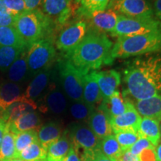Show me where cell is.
<instances>
[{"instance_id":"cell-28","label":"cell","mask_w":161,"mask_h":161,"mask_svg":"<svg viewBox=\"0 0 161 161\" xmlns=\"http://www.w3.org/2000/svg\"><path fill=\"white\" fill-rule=\"evenodd\" d=\"M16 134L6 125L3 140L0 146V161H6L15 158Z\"/></svg>"},{"instance_id":"cell-32","label":"cell","mask_w":161,"mask_h":161,"mask_svg":"<svg viewBox=\"0 0 161 161\" xmlns=\"http://www.w3.org/2000/svg\"><path fill=\"white\" fill-rule=\"evenodd\" d=\"M110 0H80V6L78 9V16L84 18L96 11H104L109 5Z\"/></svg>"},{"instance_id":"cell-13","label":"cell","mask_w":161,"mask_h":161,"mask_svg":"<svg viewBox=\"0 0 161 161\" xmlns=\"http://www.w3.org/2000/svg\"><path fill=\"white\" fill-rule=\"evenodd\" d=\"M141 119L142 118L134 106V104L126 101V109L123 114L110 119L112 131L115 134L122 131L137 133Z\"/></svg>"},{"instance_id":"cell-30","label":"cell","mask_w":161,"mask_h":161,"mask_svg":"<svg viewBox=\"0 0 161 161\" xmlns=\"http://www.w3.org/2000/svg\"><path fill=\"white\" fill-rule=\"evenodd\" d=\"M46 157L47 150L43 148L37 140L22 151L17 158L24 161H43L46 160Z\"/></svg>"},{"instance_id":"cell-6","label":"cell","mask_w":161,"mask_h":161,"mask_svg":"<svg viewBox=\"0 0 161 161\" xmlns=\"http://www.w3.org/2000/svg\"><path fill=\"white\" fill-rule=\"evenodd\" d=\"M55 38L38 40L29 46L27 51V64L29 76H35L42 70L52 67L55 60Z\"/></svg>"},{"instance_id":"cell-5","label":"cell","mask_w":161,"mask_h":161,"mask_svg":"<svg viewBox=\"0 0 161 161\" xmlns=\"http://www.w3.org/2000/svg\"><path fill=\"white\" fill-rule=\"evenodd\" d=\"M68 133L71 146L80 161H90L96 152L100 150L101 140L85 124H72Z\"/></svg>"},{"instance_id":"cell-51","label":"cell","mask_w":161,"mask_h":161,"mask_svg":"<svg viewBox=\"0 0 161 161\" xmlns=\"http://www.w3.org/2000/svg\"><path fill=\"white\" fill-rule=\"evenodd\" d=\"M160 134H161V121L160 122Z\"/></svg>"},{"instance_id":"cell-40","label":"cell","mask_w":161,"mask_h":161,"mask_svg":"<svg viewBox=\"0 0 161 161\" xmlns=\"http://www.w3.org/2000/svg\"><path fill=\"white\" fill-rule=\"evenodd\" d=\"M14 17L10 14L0 15V27L1 26H14Z\"/></svg>"},{"instance_id":"cell-22","label":"cell","mask_w":161,"mask_h":161,"mask_svg":"<svg viewBox=\"0 0 161 161\" xmlns=\"http://www.w3.org/2000/svg\"><path fill=\"white\" fill-rule=\"evenodd\" d=\"M63 134L62 125L58 122H49L41 125L37 130L38 141L41 146L48 149L50 145L57 141Z\"/></svg>"},{"instance_id":"cell-35","label":"cell","mask_w":161,"mask_h":161,"mask_svg":"<svg viewBox=\"0 0 161 161\" xmlns=\"http://www.w3.org/2000/svg\"><path fill=\"white\" fill-rule=\"evenodd\" d=\"M96 109L95 107L90 106L84 101L73 102L69 108V112L72 117L78 121H86Z\"/></svg>"},{"instance_id":"cell-8","label":"cell","mask_w":161,"mask_h":161,"mask_svg":"<svg viewBox=\"0 0 161 161\" xmlns=\"http://www.w3.org/2000/svg\"><path fill=\"white\" fill-rule=\"evenodd\" d=\"M161 29V23L155 18H131L118 16L117 23L111 33L114 37H133Z\"/></svg>"},{"instance_id":"cell-4","label":"cell","mask_w":161,"mask_h":161,"mask_svg":"<svg viewBox=\"0 0 161 161\" xmlns=\"http://www.w3.org/2000/svg\"><path fill=\"white\" fill-rule=\"evenodd\" d=\"M161 51V29L145 35L118 37L113 46L111 57L126 58Z\"/></svg>"},{"instance_id":"cell-27","label":"cell","mask_w":161,"mask_h":161,"mask_svg":"<svg viewBox=\"0 0 161 161\" xmlns=\"http://www.w3.org/2000/svg\"><path fill=\"white\" fill-rule=\"evenodd\" d=\"M0 46H14L29 49L14 26L0 27Z\"/></svg>"},{"instance_id":"cell-10","label":"cell","mask_w":161,"mask_h":161,"mask_svg":"<svg viewBox=\"0 0 161 161\" xmlns=\"http://www.w3.org/2000/svg\"><path fill=\"white\" fill-rule=\"evenodd\" d=\"M40 9L53 22L56 31L67 25L72 14L71 0H42Z\"/></svg>"},{"instance_id":"cell-24","label":"cell","mask_w":161,"mask_h":161,"mask_svg":"<svg viewBox=\"0 0 161 161\" xmlns=\"http://www.w3.org/2000/svg\"><path fill=\"white\" fill-rule=\"evenodd\" d=\"M98 108L103 110L110 120L123 114L126 109V101L117 90L109 98L102 100Z\"/></svg>"},{"instance_id":"cell-19","label":"cell","mask_w":161,"mask_h":161,"mask_svg":"<svg viewBox=\"0 0 161 161\" xmlns=\"http://www.w3.org/2000/svg\"><path fill=\"white\" fill-rule=\"evenodd\" d=\"M96 71H91L84 77L83 101L90 106L95 107L103 100L96 76Z\"/></svg>"},{"instance_id":"cell-20","label":"cell","mask_w":161,"mask_h":161,"mask_svg":"<svg viewBox=\"0 0 161 161\" xmlns=\"http://www.w3.org/2000/svg\"><path fill=\"white\" fill-rule=\"evenodd\" d=\"M134 106L140 116L161 121V95L136 101Z\"/></svg>"},{"instance_id":"cell-53","label":"cell","mask_w":161,"mask_h":161,"mask_svg":"<svg viewBox=\"0 0 161 161\" xmlns=\"http://www.w3.org/2000/svg\"><path fill=\"white\" fill-rule=\"evenodd\" d=\"M43 161H45V160H43Z\"/></svg>"},{"instance_id":"cell-17","label":"cell","mask_w":161,"mask_h":161,"mask_svg":"<svg viewBox=\"0 0 161 161\" xmlns=\"http://www.w3.org/2000/svg\"><path fill=\"white\" fill-rule=\"evenodd\" d=\"M87 123L97 138L102 140L106 136L112 134V128L110 119L103 110L96 108L88 119Z\"/></svg>"},{"instance_id":"cell-18","label":"cell","mask_w":161,"mask_h":161,"mask_svg":"<svg viewBox=\"0 0 161 161\" xmlns=\"http://www.w3.org/2000/svg\"><path fill=\"white\" fill-rule=\"evenodd\" d=\"M23 100L22 88L18 84L6 81L0 85V109L3 113L11 104Z\"/></svg>"},{"instance_id":"cell-14","label":"cell","mask_w":161,"mask_h":161,"mask_svg":"<svg viewBox=\"0 0 161 161\" xmlns=\"http://www.w3.org/2000/svg\"><path fill=\"white\" fill-rule=\"evenodd\" d=\"M53 75L52 67L42 70L34 76L33 79L30 82L25 92L23 93L26 103L30 104L36 110L37 105L35 100L43 93L47 86L49 85Z\"/></svg>"},{"instance_id":"cell-7","label":"cell","mask_w":161,"mask_h":161,"mask_svg":"<svg viewBox=\"0 0 161 161\" xmlns=\"http://www.w3.org/2000/svg\"><path fill=\"white\" fill-rule=\"evenodd\" d=\"M58 75L64 92L73 102L83 101L84 75L64 58L58 60Z\"/></svg>"},{"instance_id":"cell-1","label":"cell","mask_w":161,"mask_h":161,"mask_svg":"<svg viewBox=\"0 0 161 161\" xmlns=\"http://www.w3.org/2000/svg\"><path fill=\"white\" fill-rule=\"evenodd\" d=\"M123 80L126 89L123 98L136 101L161 93V55L139 56L126 63Z\"/></svg>"},{"instance_id":"cell-15","label":"cell","mask_w":161,"mask_h":161,"mask_svg":"<svg viewBox=\"0 0 161 161\" xmlns=\"http://www.w3.org/2000/svg\"><path fill=\"white\" fill-rule=\"evenodd\" d=\"M44 100L45 105L40 108V110L43 112L49 110L54 114H61L65 112L67 108V101L65 95L52 80L50 81Z\"/></svg>"},{"instance_id":"cell-45","label":"cell","mask_w":161,"mask_h":161,"mask_svg":"<svg viewBox=\"0 0 161 161\" xmlns=\"http://www.w3.org/2000/svg\"><path fill=\"white\" fill-rule=\"evenodd\" d=\"M154 13L161 20V0H155L154 1Z\"/></svg>"},{"instance_id":"cell-33","label":"cell","mask_w":161,"mask_h":161,"mask_svg":"<svg viewBox=\"0 0 161 161\" xmlns=\"http://www.w3.org/2000/svg\"><path fill=\"white\" fill-rule=\"evenodd\" d=\"M35 110V108L29 104L24 102H17L8 107L3 113L1 116L5 121L6 123H11L23 114Z\"/></svg>"},{"instance_id":"cell-41","label":"cell","mask_w":161,"mask_h":161,"mask_svg":"<svg viewBox=\"0 0 161 161\" xmlns=\"http://www.w3.org/2000/svg\"><path fill=\"white\" fill-rule=\"evenodd\" d=\"M25 3V11H31L40 8L42 0H24Z\"/></svg>"},{"instance_id":"cell-37","label":"cell","mask_w":161,"mask_h":161,"mask_svg":"<svg viewBox=\"0 0 161 161\" xmlns=\"http://www.w3.org/2000/svg\"><path fill=\"white\" fill-rule=\"evenodd\" d=\"M6 8L13 17H17L25 11V3L24 0H3Z\"/></svg>"},{"instance_id":"cell-26","label":"cell","mask_w":161,"mask_h":161,"mask_svg":"<svg viewBox=\"0 0 161 161\" xmlns=\"http://www.w3.org/2000/svg\"><path fill=\"white\" fill-rule=\"evenodd\" d=\"M27 51L26 49L21 52L17 59L12 64L8 70V77L14 83H22L29 76L27 64Z\"/></svg>"},{"instance_id":"cell-16","label":"cell","mask_w":161,"mask_h":161,"mask_svg":"<svg viewBox=\"0 0 161 161\" xmlns=\"http://www.w3.org/2000/svg\"><path fill=\"white\" fill-rule=\"evenodd\" d=\"M96 76L103 99L109 98L121 84V75L116 70L96 72Z\"/></svg>"},{"instance_id":"cell-50","label":"cell","mask_w":161,"mask_h":161,"mask_svg":"<svg viewBox=\"0 0 161 161\" xmlns=\"http://www.w3.org/2000/svg\"><path fill=\"white\" fill-rule=\"evenodd\" d=\"M80 1V0H75V2L76 3H79Z\"/></svg>"},{"instance_id":"cell-23","label":"cell","mask_w":161,"mask_h":161,"mask_svg":"<svg viewBox=\"0 0 161 161\" xmlns=\"http://www.w3.org/2000/svg\"><path fill=\"white\" fill-rule=\"evenodd\" d=\"M137 134L139 137L146 139L154 147H157L161 140L160 122L153 119L143 117L141 119Z\"/></svg>"},{"instance_id":"cell-47","label":"cell","mask_w":161,"mask_h":161,"mask_svg":"<svg viewBox=\"0 0 161 161\" xmlns=\"http://www.w3.org/2000/svg\"><path fill=\"white\" fill-rule=\"evenodd\" d=\"M4 14H10L9 12L8 11L7 8H6L5 4H4L3 0H0V15H4Z\"/></svg>"},{"instance_id":"cell-21","label":"cell","mask_w":161,"mask_h":161,"mask_svg":"<svg viewBox=\"0 0 161 161\" xmlns=\"http://www.w3.org/2000/svg\"><path fill=\"white\" fill-rule=\"evenodd\" d=\"M9 128L16 134L28 130L38 129L41 127V119L37 112H28L22 115L11 123H7Z\"/></svg>"},{"instance_id":"cell-11","label":"cell","mask_w":161,"mask_h":161,"mask_svg":"<svg viewBox=\"0 0 161 161\" xmlns=\"http://www.w3.org/2000/svg\"><path fill=\"white\" fill-rule=\"evenodd\" d=\"M108 8L131 18H152L154 14L147 0H110Z\"/></svg>"},{"instance_id":"cell-44","label":"cell","mask_w":161,"mask_h":161,"mask_svg":"<svg viewBox=\"0 0 161 161\" xmlns=\"http://www.w3.org/2000/svg\"><path fill=\"white\" fill-rule=\"evenodd\" d=\"M90 161H114L111 159H110L108 157H106L104 154L101 152L100 150H98V152H96V154H94V156L92 157Z\"/></svg>"},{"instance_id":"cell-29","label":"cell","mask_w":161,"mask_h":161,"mask_svg":"<svg viewBox=\"0 0 161 161\" xmlns=\"http://www.w3.org/2000/svg\"><path fill=\"white\" fill-rule=\"evenodd\" d=\"M99 148L104 155L114 161H117L123 154V151L118 143L115 135L113 134L106 136L100 141Z\"/></svg>"},{"instance_id":"cell-42","label":"cell","mask_w":161,"mask_h":161,"mask_svg":"<svg viewBox=\"0 0 161 161\" xmlns=\"http://www.w3.org/2000/svg\"><path fill=\"white\" fill-rule=\"evenodd\" d=\"M62 161H80V158L78 157L77 153L74 150V148L71 146L70 149Z\"/></svg>"},{"instance_id":"cell-43","label":"cell","mask_w":161,"mask_h":161,"mask_svg":"<svg viewBox=\"0 0 161 161\" xmlns=\"http://www.w3.org/2000/svg\"><path fill=\"white\" fill-rule=\"evenodd\" d=\"M117 161H139L137 157L133 155L129 150L123 152L120 158Z\"/></svg>"},{"instance_id":"cell-46","label":"cell","mask_w":161,"mask_h":161,"mask_svg":"<svg viewBox=\"0 0 161 161\" xmlns=\"http://www.w3.org/2000/svg\"><path fill=\"white\" fill-rule=\"evenodd\" d=\"M6 125H7L6 122L2 118V116H0V146H1L2 140H3L4 133L5 131Z\"/></svg>"},{"instance_id":"cell-2","label":"cell","mask_w":161,"mask_h":161,"mask_svg":"<svg viewBox=\"0 0 161 161\" xmlns=\"http://www.w3.org/2000/svg\"><path fill=\"white\" fill-rule=\"evenodd\" d=\"M113 46L106 34L87 30L82 41L71 52L63 55V58L85 75L91 70L95 71L114 62L111 57Z\"/></svg>"},{"instance_id":"cell-31","label":"cell","mask_w":161,"mask_h":161,"mask_svg":"<svg viewBox=\"0 0 161 161\" xmlns=\"http://www.w3.org/2000/svg\"><path fill=\"white\" fill-rule=\"evenodd\" d=\"M26 49L14 46H0V70L3 72L8 70L21 52Z\"/></svg>"},{"instance_id":"cell-9","label":"cell","mask_w":161,"mask_h":161,"mask_svg":"<svg viewBox=\"0 0 161 161\" xmlns=\"http://www.w3.org/2000/svg\"><path fill=\"white\" fill-rule=\"evenodd\" d=\"M87 33V25L84 20H78L61 29L55 44L64 55L71 52L79 44Z\"/></svg>"},{"instance_id":"cell-12","label":"cell","mask_w":161,"mask_h":161,"mask_svg":"<svg viewBox=\"0 0 161 161\" xmlns=\"http://www.w3.org/2000/svg\"><path fill=\"white\" fill-rule=\"evenodd\" d=\"M119 14L114 10L107 8L104 11L90 14L83 19L87 25V30L105 34L111 33L117 23Z\"/></svg>"},{"instance_id":"cell-36","label":"cell","mask_w":161,"mask_h":161,"mask_svg":"<svg viewBox=\"0 0 161 161\" xmlns=\"http://www.w3.org/2000/svg\"><path fill=\"white\" fill-rule=\"evenodd\" d=\"M115 137L123 152L127 150H129L130 147L140 138L137 133L133 131H122L117 133L116 134Z\"/></svg>"},{"instance_id":"cell-48","label":"cell","mask_w":161,"mask_h":161,"mask_svg":"<svg viewBox=\"0 0 161 161\" xmlns=\"http://www.w3.org/2000/svg\"><path fill=\"white\" fill-rule=\"evenodd\" d=\"M157 161H161V142L158 144L156 148Z\"/></svg>"},{"instance_id":"cell-49","label":"cell","mask_w":161,"mask_h":161,"mask_svg":"<svg viewBox=\"0 0 161 161\" xmlns=\"http://www.w3.org/2000/svg\"><path fill=\"white\" fill-rule=\"evenodd\" d=\"M6 161H24V160H21V159L19 158H13V159H11V160H6Z\"/></svg>"},{"instance_id":"cell-3","label":"cell","mask_w":161,"mask_h":161,"mask_svg":"<svg viewBox=\"0 0 161 161\" xmlns=\"http://www.w3.org/2000/svg\"><path fill=\"white\" fill-rule=\"evenodd\" d=\"M14 27L28 48L38 40L55 39V24L40 8L25 11L14 17Z\"/></svg>"},{"instance_id":"cell-34","label":"cell","mask_w":161,"mask_h":161,"mask_svg":"<svg viewBox=\"0 0 161 161\" xmlns=\"http://www.w3.org/2000/svg\"><path fill=\"white\" fill-rule=\"evenodd\" d=\"M38 140L37 130H32L18 133L15 138V158L26 147Z\"/></svg>"},{"instance_id":"cell-39","label":"cell","mask_w":161,"mask_h":161,"mask_svg":"<svg viewBox=\"0 0 161 161\" xmlns=\"http://www.w3.org/2000/svg\"><path fill=\"white\" fill-rule=\"evenodd\" d=\"M139 161H157L155 147H150L142 150L137 156Z\"/></svg>"},{"instance_id":"cell-54","label":"cell","mask_w":161,"mask_h":161,"mask_svg":"<svg viewBox=\"0 0 161 161\" xmlns=\"http://www.w3.org/2000/svg\"><path fill=\"white\" fill-rule=\"evenodd\" d=\"M71 1H72V0H71Z\"/></svg>"},{"instance_id":"cell-52","label":"cell","mask_w":161,"mask_h":161,"mask_svg":"<svg viewBox=\"0 0 161 161\" xmlns=\"http://www.w3.org/2000/svg\"><path fill=\"white\" fill-rule=\"evenodd\" d=\"M2 114H3V111H2L1 109H0V116H2Z\"/></svg>"},{"instance_id":"cell-25","label":"cell","mask_w":161,"mask_h":161,"mask_svg":"<svg viewBox=\"0 0 161 161\" xmlns=\"http://www.w3.org/2000/svg\"><path fill=\"white\" fill-rule=\"evenodd\" d=\"M71 148L68 130H64L57 141L50 145L47 149L46 161H62Z\"/></svg>"},{"instance_id":"cell-38","label":"cell","mask_w":161,"mask_h":161,"mask_svg":"<svg viewBox=\"0 0 161 161\" xmlns=\"http://www.w3.org/2000/svg\"><path fill=\"white\" fill-rule=\"evenodd\" d=\"M153 146H154L149 141L147 140L146 139L140 137L137 140H136L135 143L130 147L129 151L133 155L137 157L141 151L145 149V148H150V147H153Z\"/></svg>"}]
</instances>
